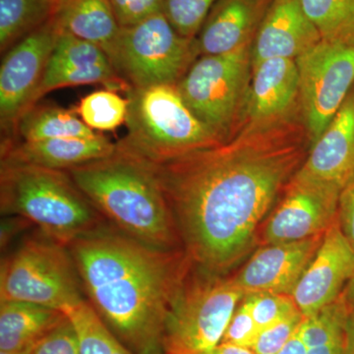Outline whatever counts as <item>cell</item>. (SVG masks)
Segmentation results:
<instances>
[{
  "label": "cell",
  "mask_w": 354,
  "mask_h": 354,
  "mask_svg": "<svg viewBox=\"0 0 354 354\" xmlns=\"http://www.w3.org/2000/svg\"><path fill=\"white\" fill-rule=\"evenodd\" d=\"M311 145L299 111L272 122L243 118L215 145L164 162L147 160L194 266L223 274L245 257Z\"/></svg>",
  "instance_id": "cell-1"
},
{
  "label": "cell",
  "mask_w": 354,
  "mask_h": 354,
  "mask_svg": "<svg viewBox=\"0 0 354 354\" xmlns=\"http://www.w3.org/2000/svg\"><path fill=\"white\" fill-rule=\"evenodd\" d=\"M67 247L86 300L106 327L135 354H165L169 314L194 266L185 251L147 245L113 227Z\"/></svg>",
  "instance_id": "cell-2"
},
{
  "label": "cell",
  "mask_w": 354,
  "mask_h": 354,
  "mask_svg": "<svg viewBox=\"0 0 354 354\" xmlns=\"http://www.w3.org/2000/svg\"><path fill=\"white\" fill-rule=\"evenodd\" d=\"M74 183L114 228L156 248L180 249L174 214L152 167L116 150L69 169Z\"/></svg>",
  "instance_id": "cell-3"
},
{
  "label": "cell",
  "mask_w": 354,
  "mask_h": 354,
  "mask_svg": "<svg viewBox=\"0 0 354 354\" xmlns=\"http://www.w3.org/2000/svg\"><path fill=\"white\" fill-rule=\"evenodd\" d=\"M0 209L19 216L53 241H72L109 227L68 171L1 162Z\"/></svg>",
  "instance_id": "cell-4"
},
{
  "label": "cell",
  "mask_w": 354,
  "mask_h": 354,
  "mask_svg": "<svg viewBox=\"0 0 354 354\" xmlns=\"http://www.w3.org/2000/svg\"><path fill=\"white\" fill-rule=\"evenodd\" d=\"M125 95L127 133L116 147L135 157L164 162L215 145L227 137L191 111L176 85L131 88Z\"/></svg>",
  "instance_id": "cell-5"
},
{
  "label": "cell",
  "mask_w": 354,
  "mask_h": 354,
  "mask_svg": "<svg viewBox=\"0 0 354 354\" xmlns=\"http://www.w3.org/2000/svg\"><path fill=\"white\" fill-rule=\"evenodd\" d=\"M85 299L68 247L39 232L2 259L0 302H29L64 310Z\"/></svg>",
  "instance_id": "cell-6"
},
{
  "label": "cell",
  "mask_w": 354,
  "mask_h": 354,
  "mask_svg": "<svg viewBox=\"0 0 354 354\" xmlns=\"http://www.w3.org/2000/svg\"><path fill=\"white\" fill-rule=\"evenodd\" d=\"M221 276L188 274L167 320L165 354H207L223 341L245 295L232 278Z\"/></svg>",
  "instance_id": "cell-7"
},
{
  "label": "cell",
  "mask_w": 354,
  "mask_h": 354,
  "mask_svg": "<svg viewBox=\"0 0 354 354\" xmlns=\"http://www.w3.org/2000/svg\"><path fill=\"white\" fill-rule=\"evenodd\" d=\"M200 57L196 38L181 36L165 13L121 27L109 59L131 88L177 85Z\"/></svg>",
  "instance_id": "cell-8"
},
{
  "label": "cell",
  "mask_w": 354,
  "mask_h": 354,
  "mask_svg": "<svg viewBox=\"0 0 354 354\" xmlns=\"http://www.w3.org/2000/svg\"><path fill=\"white\" fill-rule=\"evenodd\" d=\"M252 44L218 55H201L177 84L193 113L223 136L241 122L252 78Z\"/></svg>",
  "instance_id": "cell-9"
},
{
  "label": "cell",
  "mask_w": 354,
  "mask_h": 354,
  "mask_svg": "<svg viewBox=\"0 0 354 354\" xmlns=\"http://www.w3.org/2000/svg\"><path fill=\"white\" fill-rule=\"evenodd\" d=\"M295 62L299 72L300 111L313 144L353 87L354 46L322 39Z\"/></svg>",
  "instance_id": "cell-10"
},
{
  "label": "cell",
  "mask_w": 354,
  "mask_h": 354,
  "mask_svg": "<svg viewBox=\"0 0 354 354\" xmlns=\"http://www.w3.org/2000/svg\"><path fill=\"white\" fill-rule=\"evenodd\" d=\"M60 30L53 18L6 51L0 66L1 142L13 139L22 114L32 108Z\"/></svg>",
  "instance_id": "cell-11"
},
{
  "label": "cell",
  "mask_w": 354,
  "mask_h": 354,
  "mask_svg": "<svg viewBox=\"0 0 354 354\" xmlns=\"http://www.w3.org/2000/svg\"><path fill=\"white\" fill-rule=\"evenodd\" d=\"M341 191L299 169L286 184L266 225V243L298 241L325 234L337 221Z\"/></svg>",
  "instance_id": "cell-12"
},
{
  "label": "cell",
  "mask_w": 354,
  "mask_h": 354,
  "mask_svg": "<svg viewBox=\"0 0 354 354\" xmlns=\"http://www.w3.org/2000/svg\"><path fill=\"white\" fill-rule=\"evenodd\" d=\"M91 84H102L109 90L124 94L131 88L118 75L102 48L60 32L32 106L51 91Z\"/></svg>",
  "instance_id": "cell-13"
},
{
  "label": "cell",
  "mask_w": 354,
  "mask_h": 354,
  "mask_svg": "<svg viewBox=\"0 0 354 354\" xmlns=\"http://www.w3.org/2000/svg\"><path fill=\"white\" fill-rule=\"evenodd\" d=\"M353 270L354 249L337 218L293 291L302 315H314L341 297Z\"/></svg>",
  "instance_id": "cell-14"
},
{
  "label": "cell",
  "mask_w": 354,
  "mask_h": 354,
  "mask_svg": "<svg viewBox=\"0 0 354 354\" xmlns=\"http://www.w3.org/2000/svg\"><path fill=\"white\" fill-rule=\"evenodd\" d=\"M324 235L267 244L254 254L232 279L245 295L257 292L292 295L321 246Z\"/></svg>",
  "instance_id": "cell-15"
},
{
  "label": "cell",
  "mask_w": 354,
  "mask_h": 354,
  "mask_svg": "<svg viewBox=\"0 0 354 354\" xmlns=\"http://www.w3.org/2000/svg\"><path fill=\"white\" fill-rule=\"evenodd\" d=\"M321 41L300 0H272L253 39L252 67L272 58L295 60Z\"/></svg>",
  "instance_id": "cell-16"
},
{
  "label": "cell",
  "mask_w": 354,
  "mask_h": 354,
  "mask_svg": "<svg viewBox=\"0 0 354 354\" xmlns=\"http://www.w3.org/2000/svg\"><path fill=\"white\" fill-rule=\"evenodd\" d=\"M299 72L297 62L272 58L252 67L244 120L272 122L300 111Z\"/></svg>",
  "instance_id": "cell-17"
},
{
  "label": "cell",
  "mask_w": 354,
  "mask_h": 354,
  "mask_svg": "<svg viewBox=\"0 0 354 354\" xmlns=\"http://www.w3.org/2000/svg\"><path fill=\"white\" fill-rule=\"evenodd\" d=\"M272 0H218L196 36L201 55H218L253 43Z\"/></svg>",
  "instance_id": "cell-18"
},
{
  "label": "cell",
  "mask_w": 354,
  "mask_h": 354,
  "mask_svg": "<svg viewBox=\"0 0 354 354\" xmlns=\"http://www.w3.org/2000/svg\"><path fill=\"white\" fill-rule=\"evenodd\" d=\"M300 171L342 190L354 179V87L323 134L311 148Z\"/></svg>",
  "instance_id": "cell-19"
},
{
  "label": "cell",
  "mask_w": 354,
  "mask_h": 354,
  "mask_svg": "<svg viewBox=\"0 0 354 354\" xmlns=\"http://www.w3.org/2000/svg\"><path fill=\"white\" fill-rule=\"evenodd\" d=\"M115 150L116 143L101 133L91 138L4 142L1 143V162L67 171L109 157Z\"/></svg>",
  "instance_id": "cell-20"
},
{
  "label": "cell",
  "mask_w": 354,
  "mask_h": 354,
  "mask_svg": "<svg viewBox=\"0 0 354 354\" xmlns=\"http://www.w3.org/2000/svg\"><path fill=\"white\" fill-rule=\"evenodd\" d=\"M53 20L60 32L95 44L109 57L121 31L109 0H60L55 6Z\"/></svg>",
  "instance_id": "cell-21"
},
{
  "label": "cell",
  "mask_w": 354,
  "mask_h": 354,
  "mask_svg": "<svg viewBox=\"0 0 354 354\" xmlns=\"http://www.w3.org/2000/svg\"><path fill=\"white\" fill-rule=\"evenodd\" d=\"M65 317L62 310L21 301L0 302V351L32 348Z\"/></svg>",
  "instance_id": "cell-22"
},
{
  "label": "cell",
  "mask_w": 354,
  "mask_h": 354,
  "mask_svg": "<svg viewBox=\"0 0 354 354\" xmlns=\"http://www.w3.org/2000/svg\"><path fill=\"white\" fill-rule=\"evenodd\" d=\"M100 133L88 128L75 111L53 104H35L18 120L13 139L9 141H41L57 138H91ZM1 142V143H4Z\"/></svg>",
  "instance_id": "cell-23"
},
{
  "label": "cell",
  "mask_w": 354,
  "mask_h": 354,
  "mask_svg": "<svg viewBox=\"0 0 354 354\" xmlns=\"http://www.w3.org/2000/svg\"><path fill=\"white\" fill-rule=\"evenodd\" d=\"M51 0H0V50L6 53L53 18Z\"/></svg>",
  "instance_id": "cell-24"
},
{
  "label": "cell",
  "mask_w": 354,
  "mask_h": 354,
  "mask_svg": "<svg viewBox=\"0 0 354 354\" xmlns=\"http://www.w3.org/2000/svg\"><path fill=\"white\" fill-rule=\"evenodd\" d=\"M62 311L74 324L80 354H135L106 327L87 300Z\"/></svg>",
  "instance_id": "cell-25"
},
{
  "label": "cell",
  "mask_w": 354,
  "mask_h": 354,
  "mask_svg": "<svg viewBox=\"0 0 354 354\" xmlns=\"http://www.w3.org/2000/svg\"><path fill=\"white\" fill-rule=\"evenodd\" d=\"M324 41L354 46V0H300Z\"/></svg>",
  "instance_id": "cell-26"
},
{
  "label": "cell",
  "mask_w": 354,
  "mask_h": 354,
  "mask_svg": "<svg viewBox=\"0 0 354 354\" xmlns=\"http://www.w3.org/2000/svg\"><path fill=\"white\" fill-rule=\"evenodd\" d=\"M74 111L94 131H113L127 122L128 100L115 91L104 88L82 97Z\"/></svg>",
  "instance_id": "cell-27"
},
{
  "label": "cell",
  "mask_w": 354,
  "mask_h": 354,
  "mask_svg": "<svg viewBox=\"0 0 354 354\" xmlns=\"http://www.w3.org/2000/svg\"><path fill=\"white\" fill-rule=\"evenodd\" d=\"M242 300L250 310L259 332L300 311L295 298L290 295L272 292L250 293L244 295Z\"/></svg>",
  "instance_id": "cell-28"
},
{
  "label": "cell",
  "mask_w": 354,
  "mask_h": 354,
  "mask_svg": "<svg viewBox=\"0 0 354 354\" xmlns=\"http://www.w3.org/2000/svg\"><path fill=\"white\" fill-rule=\"evenodd\" d=\"M218 0H165L164 13L176 31L185 38H196L212 7Z\"/></svg>",
  "instance_id": "cell-29"
},
{
  "label": "cell",
  "mask_w": 354,
  "mask_h": 354,
  "mask_svg": "<svg viewBox=\"0 0 354 354\" xmlns=\"http://www.w3.org/2000/svg\"><path fill=\"white\" fill-rule=\"evenodd\" d=\"M30 354H80L77 330L66 314L30 349Z\"/></svg>",
  "instance_id": "cell-30"
},
{
  "label": "cell",
  "mask_w": 354,
  "mask_h": 354,
  "mask_svg": "<svg viewBox=\"0 0 354 354\" xmlns=\"http://www.w3.org/2000/svg\"><path fill=\"white\" fill-rule=\"evenodd\" d=\"M304 316L298 311L283 321L259 333L252 346L256 354H279L286 348L291 337L297 334Z\"/></svg>",
  "instance_id": "cell-31"
},
{
  "label": "cell",
  "mask_w": 354,
  "mask_h": 354,
  "mask_svg": "<svg viewBox=\"0 0 354 354\" xmlns=\"http://www.w3.org/2000/svg\"><path fill=\"white\" fill-rule=\"evenodd\" d=\"M259 333L250 310L242 300V304L235 309L221 342L251 348Z\"/></svg>",
  "instance_id": "cell-32"
},
{
  "label": "cell",
  "mask_w": 354,
  "mask_h": 354,
  "mask_svg": "<svg viewBox=\"0 0 354 354\" xmlns=\"http://www.w3.org/2000/svg\"><path fill=\"white\" fill-rule=\"evenodd\" d=\"M121 27L136 25L164 13L165 0H109Z\"/></svg>",
  "instance_id": "cell-33"
},
{
  "label": "cell",
  "mask_w": 354,
  "mask_h": 354,
  "mask_svg": "<svg viewBox=\"0 0 354 354\" xmlns=\"http://www.w3.org/2000/svg\"><path fill=\"white\" fill-rule=\"evenodd\" d=\"M337 221L342 234L354 249V179L339 194Z\"/></svg>",
  "instance_id": "cell-34"
},
{
  "label": "cell",
  "mask_w": 354,
  "mask_h": 354,
  "mask_svg": "<svg viewBox=\"0 0 354 354\" xmlns=\"http://www.w3.org/2000/svg\"><path fill=\"white\" fill-rule=\"evenodd\" d=\"M207 354H256L252 349L235 346V344L221 342L218 346Z\"/></svg>",
  "instance_id": "cell-35"
},
{
  "label": "cell",
  "mask_w": 354,
  "mask_h": 354,
  "mask_svg": "<svg viewBox=\"0 0 354 354\" xmlns=\"http://www.w3.org/2000/svg\"><path fill=\"white\" fill-rule=\"evenodd\" d=\"M344 354H354V309L349 312L346 326V344Z\"/></svg>",
  "instance_id": "cell-36"
},
{
  "label": "cell",
  "mask_w": 354,
  "mask_h": 354,
  "mask_svg": "<svg viewBox=\"0 0 354 354\" xmlns=\"http://www.w3.org/2000/svg\"><path fill=\"white\" fill-rule=\"evenodd\" d=\"M279 354H306V348H305L304 342L300 337L299 329H298L297 334L291 337L286 348Z\"/></svg>",
  "instance_id": "cell-37"
},
{
  "label": "cell",
  "mask_w": 354,
  "mask_h": 354,
  "mask_svg": "<svg viewBox=\"0 0 354 354\" xmlns=\"http://www.w3.org/2000/svg\"><path fill=\"white\" fill-rule=\"evenodd\" d=\"M344 299L348 302L349 307L351 309H354V270L353 274L349 278L348 283H346V288H344V292H342Z\"/></svg>",
  "instance_id": "cell-38"
},
{
  "label": "cell",
  "mask_w": 354,
  "mask_h": 354,
  "mask_svg": "<svg viewBox=\"0 0 354 354\" xmlns=\"http://www.w3.org/2000/svg\"><path fill=\"white\" fill-rule=\"evenodd\" d=\"M30 349L21 351H0V354H30Z\"/></svg>",
  "instance_id": "cell-39"
},
{
  "label": "cell",
  "mask_w": 354,
  "mask_h": 354,
  "mask_svg": "<svg viewBox=\"0 0 354 354\" xmlns=\"http://www.w3.org/2000/svg\"><path fill=\"white\" fill-rule=\"evenodd\" d=\"M51 1L53 2V4H55V6L58 3V2L60 1V0H51Z\"/></svg>",
  "instance_id": "cell-40"
}]
</instances>
